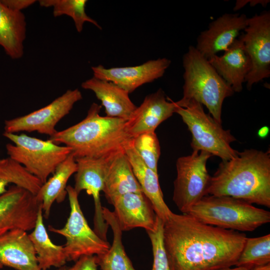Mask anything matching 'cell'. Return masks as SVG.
Here are the masks:
<instances>
[{
    "label": "cell",
    "instance_id": "obj_24",
    "mask_svg": "<svg viewBox=\"0 0 270 270\" xmlns=\"http://www.w3.org/2000/svg\"><path fill=\"white\" fill-rule=\"evenodd\" d=\"M77 164L71 152L56 168L52 176L42 184L36 195L38 203L42 204L44 217L48 218L53 203L64 200L67 192L66 184L70 178L75 174Z\"/></svg>",
    "mask_w": 270,
    "mask_h": 270
},
{
    "label": "cell",
    "instance_id": "obj_28",
    "mask_svg": "<svg viewBox=\"0 0 270 270\" xmlns=\"http://www.w3.org/2000/svg\"><path fill=\"white\" fill-rule=\"evenodd\" d=\"M270 264V234L246 238L236 266L249 270Z\"/></svg>",
    "mask_w": 270,
    "mask_h": 270
},
{
    "label": "cell",
    "instance_id": "obj_10",
    "mask_svg": "<svg viewBox=\"0 0 270 270\" xmlns=\"http://www.w3.org/2000/svg\"><path fill=\"white\" fill-rule=\"evenodd\" d=\"M244 34L239 39L252 62L245 82L250 90L254 84L270 76V12L264 11L248 18Z\"/></svg>",
    "mask_w": 270,
    "mask_h": 270
},
{
    "label": "cell",
    "instance_id": "obj_34",
    "mask_svg": "<svg viewBox=\"0 0 270 270\" xmlns=\"http://www.w3.org/2000/svg\"><path fill=\"white\" fill-rule=\"evenodd\" d=\"M268 132L269 128L266 126H264L262 127L258 130V134L259 137H260V138H264L268 136Z\"/></svg>",
    "mask_w": 270,
    "mask_h": 270
},
{
    "label": "cell",
    "instance_id": "obj_7",
    "mask_svg": "<svg viewBox=\"0 0 270 270\" xmlns=\"http://www.w3.org/2000/svg\"><path fill=\"white\" fill-rule=\"evenodd\" d=\"M14 144H6L8 157L23 166L43 184L58 166L72 152V148L60 146L49 139L44 140L24 134L4 132Z\"/></svg>",
    "mask_w": 270,
    "mask_h": 270
},
{
    "label": "cell",
    "instance_id": "obj_15",
    "mask_svg": "<svg viewBox=\"0 0 270 270\" xmlns=\"http://www.w3.org/2000/svg\"><path fill=\"white\" fill-rule=\"evenodd\" d=\"M246 14L226 13L211 22L198 36L195 48L206 59L226 50L247 26Z\"/></svg>",
    "mask_w": 270,
    "mask_h": 270
},
{
    "label": "cell",
    "instance_id": "obj_22",
    "mask_svg": "<svg viewBox=\"0 0 270 270\" xmlns=\"http://www.w3.org/2000/svg\"><path fill=\"white\" fill-rule=\"evenodd\" d=\"M102 192L110 204L124 194L142 192L125 152L118 153L110 160Z\"/></svg>",
    "mask_w": 270,
    "mask_h": 270
},
{
    "label": "cell",
    "instance_id": "obj_8",
    "mask_svg": "<svg viewBox=\"0 0 270 270\" xmlns=\"http://www.w3.org/2000/svg\"><path fill=\"white\" fill-rule=\"evenodd\" d=\"M70 213L64 226L56 228L51 226L48 230L64 236V246L68 261H76L86 256H98L106 252L110 248L108 240L102 239L89 226L78 200V194L74 187L66 188Z\"/></svg>",
    "mask_w": 270,
    "mask_h": 270
},
{
    "label": "cell",
    "instance_id": "obj_20",
    "mask_svg": "<svg viewBox=\"0 0 270 270\" xmlns=\"http://www.w3.org/2000/svg\"><path fill=\"white\" fill-rule=\"evenodd\" d=\"M81 86L94 93L107 116L128 120L137 107L128 92L110 82L93 76L82 82Z\"/></svg>",
    "mask_w": 270,
    "mask_h": 270
},
{
    "label": "cell",
    "instance_id": "obj_27",
    "mask_svg": "<svg viewBox=\"0 0 270 270\" xmlns=\"http://www.w3.org/2000/svg\"><path fill=\"white\" fill-rule=\"evenodd\" d=\"M21 187L36 195L42 184L24 168L10 157L0 159V196L10 184Z\"/></svg>",
    "mask_w": 270,
    "mask_h": 270
},
{
    "label": "cell",
    "instance_id": "obj_9",
    "mask_svg": "<svg viewBox=\"0 0 270 270\" xmlns=\"http://www.w3.org/2000/svg\"><path fill=\"white\" fill-rule=\"evenodd\" d=\"M212 156L204 151L193 150L176 162V176L174 182L172 200L182 214L206 196L210 177L206 162Z\"/></svg>",
    "mask_w": 270,
    "mask_h": 270
},
{
    "label": "cell",
    "instance_id": "obj_1",
    "mask_svg": "<svg viewBox=\"0 0 270 270\" xmlns=\"http://www.w3.org/2000/svg\"><path fill=\"white\" fill-rule=\"evenodd\" d=\"M247 237L242 232L172 213L164 222L163 242L170 270H216L236 265Z\"/></svg>",
    "mask_w": 270,
    "mask_h": 270
},
{
    "label": "cell",
    "instance_id": "obj_5",
    "mask_svg": "<svg viewBox=\"0 0 270 270\" xmlns=\"http://www.w3.org/2000/svg\"><path fill=\"white\" fill-rule=\"evenodd\" d=\"M204 224L240 232H252L270 222V212L244 200L206 195L187 214Z\"/></svg>",
    "mask_w": 270,
    "mask_h": 270
},
{
    "label": "cell",
    "instance_id": "obj_21",
    "mask_svg": "<svg viewBox=\"0 0 270 270\" xmlns=\"http://www.w3.org/2000/svg\"><path fill=\"white\" fill-rule=\"evenodd\" d=\"M125 153L143 194L151 202L156 216L165 222L172 212L164 200L158 174L144 162L132 147V142L126 148Z\"/></svg>",
    "mask_w": 270,
    "mask_h": 270
},
{
    "label": "cell",
    "instance_id": "obj_23",
    "mask_svg": "<svg viewBox=\"0 0 270 270\" xmlns=\"http://www.w3.org/2000/svg\"><path fill=\"white\" fill-rule=\"evenodd\" d=\"M26 32V17L22 12L8 8L0 0V46L12 59L22 57Z\"/></svg>",
    "mask_w": 270,
    "mask_h": 270
},
{
    "label": "cell",
    "instance_id": "obj_33",
    "mask_svg": "<svg viewBox=\"0 0 270 270\" xmlns=\"http://www.w3.org/2000/svg\"><path fill=\"white\" fill-rule=\"evenodd\" d=\"M1 1L8 8L20 12L29 7L36 2L34 0H1Z\"/></svg>",
    "mask_w": 270,
    "mask_h": 270
},
{
    "label": "cell",
    "instance_id": "obj_16",
    "mask_svg": "<svg viewBox=\"0 0 270 270\" xmlns=\"http://www.w3.org/2000/svg\"><path fill=\"white\" fill-rule=\"evenodd\" d=\"M175 106V102L166 98L161 88L148 94L126 120L127 133L132 138L143 133L155 132L162 122L174 113Z\"/></svg>",
    "mask_w": 270,
    "mask_h": 270
},
{
    "label": "cell",
    "instance_id": "obj_3",
    "mask_svg": "<svg viewBox=\"0 0 270 270\" xmlns=\"http://www.w3.org/2000/svg\"><path fill=\"white\" fill-rule=\"evenodd\" d=\"M101 108L92 103L84 120L57 131L49 140L70 148L75 158H102L125 152L132 138L126 130L127 120L101 116Z\"/></svg>",
    "mask_w": 270,
    "mask_h": 270
},
{
    "label": "cell",
    "instance_id": "obj_14",
    "mask_svg": "<svg viewBox=\"0 0 270 270\" xmlns=\"http://www.w3.org/2000/svg\"><path fill=\"white\" fill-rule=\"evenodd\" d=\"M170 64V60L164 58L138 66L106 68L100 64L92 66V70L94 77L113 82L130 94L162 77Z\"/></svg>",
    "mask_w": 270,
    "mask_h": 270
},
{
    "label": "cell",
    "instance_id": "obj_32",
    "mask_svg": "<svg viewBox=\"0 0 270 270\" xmlns=\"http://www.w3.org/2000/svg\"><path fill=\"white\" fill-rule=\"evenodd\" d=\"M96 256H86L78 258L71 266H63L57 270H98Z\"/></svg>",
    "mask_w": 270,
    "mask_h": 270
},
{
    "label": "cell",
    "instance_id": "obj_26",
    "mask_svg": "<svg viewBox=\"0 0 270 270\" xmlns=\"http://www.w3.org/2000/svg\"><path fill=\"white\" fill-rule=\"evenodd\" d=\"M102 214L106 222L112 229L113 241L108 251L96 256L98 265L101 270H136L124 250L122 240V231L113 212L102 207Z\"/></svg>",
    "mask_w": 270,
    "mask_h": 270
},
{
    "label": "cell",
    "instance_id": "obj_13",
    "mask_svg": "<svg viewBox=\"0 0 270 270\" xmlns=\"http://www.w3.org/2000/svg\"><path fill=\"white\" fill-rule=\"evenodd\" d=\"M41 204L24 188L15 185L8 188L0 196V236L16 228L33 230Z\"/></svg>",
    "mask_w": 270,
    "mask_h": 270
},
{
    "label": "cell",
    "instance_id": "obj_30",
    "mask_svg": "<svg viewBox=\"0 0 270 270\" xmlns=\"http://www.w3.org/2000/svg\"><path fill=\"white\" fill-rule=\"evenodd\" d=\"M132 144L144 162L158 173L160 148L155 132L143 133L132 138Z\"/></svg>",
    "mask_w": 270,
    "mask_h": 270
},
{
    "label": "cell",
    "instance_id": "obj_2",
    "mask_svg": "<svg viewBox=\"0 0 270 270\" xmlns=\"http://www.w3.org/2000/svg\"><path fill=\"white\" fill-rule=\"evenodd\" d=\"M206 195L228 196L270 208V153L255 149L222 161L210 177Z\"/></svg>",
    "mask_w": 270,
    "mask_h": 270
},
{
    "label": "cell",
    "instance_id": "obj_19",
    "mask_svg": "<svg viewBox=\"0 0 270 270\" xmlns=\"http://www.w3.org/2000/svg\"><path fill=\"white\" fill-rule=\"evenodd\" d=\"M208 60L234 92L242 90L252 62L241 40L236 39L224 54L214 55Z\"/></svg>",
    "mask_w": 270,
    "mask_h": 270
},
{
    "label": "cell",
    "instance_id": "obj_4",
    "mask_svg": "<svg viewBox=\"0 0 270 270\" xmlns=\"http://www.w3.org/2000/svg\"><path fill=\"white\" fill-rule=\"evenodd\" d=\"M182 64L183 96L176 103L196 100L204 106L212 118L221 124L223 102L234 92L195 46L188 47L183 56Z\"/></svg>",
    "mask_w": 270,
    "mask_h": 270
},
{
    "label": "cell",
    "instance_id": "obj_6",
    "mask_svg": "<svg viewBox=\"0 0 270 270\" xmlns=\"http://www.w3.org/2000/svg\"><path fill=\"white\" fill-rule=\"evenodd\" d=\"M174 113L178 114L192 134L191 147L193 150L204 151L220 158L222 161L236 157L238 152L230 144L236 140L230 130H224L209 114L203 106L194 100L177 104Z\"/></svg>",
    "mask_w": 270,
    "mask_h": 270
},
{
    "label": "cell",
    "instance_id": "obj_12",
    "mask_svg": "<svg viewBox=\"0 0 270 270\" xmlns=\"http://www.w3.org/2000/svg\"><path fill=\"white\" fill-rule=\"evenodd\" d=\"M118 153L102 158H75L77 170L75 173L74 188L78 194L84 190L88 195L92 196L94 204V231L105 240H107L109 226L103 216L100 192L104 188L108 164Z\"/></svg>",
    "mask_w": 270,
    "mask_h": 270
},
{
    "label": "cell",
    "instance_id": "obj_37",
    "mask_svg": "<svg viewBox=\"0 0 270 270\" xmlns=\"http://www.w3.org/2000/svg\"><path fill=\"white\" fill-rule=\"evenodd\" d=\"M3 266L0 263V270H1L3 268Z\"/></svg>",
    "mask_w": 270,
    "mask_h": 270
},
{
    "label": "cell",
    "instance_id": "obj_31",
    "mask_svg": "<svg viewBox=\"0 0 270 270\" xmlns=\"http://www.w3.org/2000/svg\"><path fill=\"white\" fill-rule=\"evenodd\" d=\"M164 222L156 216V224L152 230L148 231L153 254L152 270H170L163 242Z\"/></svg>",
    "mask_w": 270,
    "mask_h": 270
},
{
    "label": "cell",
    "instance_id": "obj_25",
    "mask_svg": "<svg viewBox=\"0 0 270 270\" xmlns=\"http://www.w3.org/2000/svg\"><path fill=\"white\" fill-rule=\"evenodd\" d=\"M29 237L36 252L38 266L42 270L52 267L60 268L68 262L64 246L54 244L44 226L42 204L40 206L36 224Z\"/></svg>",
    "mask_w": 270,
    "mask_h": 270
},
{
    "label": "cell",
    "instance_id": "obj_35",
    "mask_svg": "<svg viewBox=\"0 0 270 270\" xmlns=\"http://www.w3.org/2000/svg\"><path fill=\"white\" fill-rule=\"evenodd\" d=\"M216 270H251L244 267L236 266L235 268H226Z\"/></svg>",
    "mask_w": 270,
    "mask_h": 270
},
{
    "label": "cell",
    "instance_id": "obj_29",
    "mask_svg": "<svg viewBox=\"0 0 270 270\" xmlns=\"http://www.w3.org/2000/svg\"><path fill=\"white\" fill-rule=\"evenodd\" d=\"M86 0H40V5L42 7H52L54 17L62 15L70 16L74 22L78 32L83 30L84 24L88 22L102 30L98 22L87 15L85 8Z\"/></svg>",
    "mask_w": 270,
    "mask_h": 270
},
{
    "label": "cell",
    "instance_id": "obj_17",
    "mask_svg": "<svg viewBox=\"0 0 270 270\" xmlns=\"http://www.w3.org/2000/svg\"><path fill=\"white\" fill-rule=\"evenodd\" d=\"M111 204L120 228L122 232L134 228L152 230L156 216L152 204L143 192H130L115 198Z\"/></svg>",
    "mask_w": 270,
    "mask_h": 270
},
{
    "label": "cell",
    "instance_id": "obj_36",
    "mask_svg": "<svg viewBox=\"0 0 270 270\" xmlns=\"http://www.w3.org/2000/svg\"><path fill=\"white\" fill-rule=\"evenodd\" d=\"M251 270H270V264L262 266L256 268Z\"/></svg>",
    "mask_w": 270,
    "mask_h": 270
},
{
    "label": "cell",
    "instance_id": "obj_18",
    "mask_svg": "<svg viewBox=\"0 0 270 270\" xmlns=\"http://www.w3.org/2000/svg\"><path fill=\"white\" fill-rule=\"evenodd\" d=\"M0 263L16 270H42L29 235L20 228L0 236Z\"/></svg>",
    "mask_w": 270,
    "mask_h": 270
},
{
    "label": "cell",
    "instance_id": "obj_11",
    "mask_svg": "<svg viewBox=\"0 0 270 270\" xmlns=\"http://www.w3.org/2000/svg\"><path fill=\"white\" fill-rule=\"evenodd\" d=\"M82 98L80 91L68 90L48 105L26 115L4 122V132H36L50 136L55 134L56 124L68 114L74 104Z\"/></svg>",
    "mask_w": 270,
    "mask_h": 270
}]
</instances>
